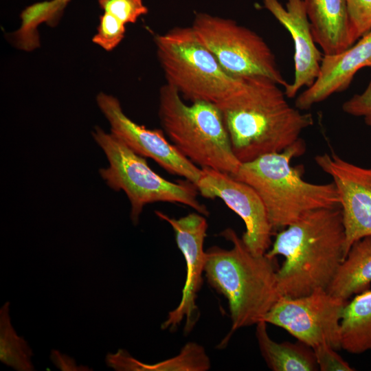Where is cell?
Instances as JSON below:
<instances>
[{
	"mask_svg": "<svg viewBox=\"0 0 371 371\" xmlns=\"http://www.w3.org/2000/svg\"><path fill=\"white\" fill-rule=\"evenodd\" d=\"M91 134L109 161V166L99 170L100 175L110 188L126 194L131 203L130 218L135 225L144 207L157 202L181 203L205 216L209 215L207 207L198 199V190L193 183L187 180L170 181L161 177L145 157L99 126Z\"/></svg>",
	"mask_w": 371,
	"mask_h": 371,
	"instance_id": "cell-7",
	"label": "cell"
},
{
	"mask_svg": "<svg viewBox=\"0 0 371 371\" xmlns=\"http://www.w3.org/2000/svg\"><path fill=\"white\" fill-rule=\"evenodd\" d=\"M371 284V236L352 244L326 291L348 301L370 289Z\"/></svg>",
	"mask_w": 371,
	"mask_h": 371,
	"instance_id": "cell-17",
	"label": "cell"
},
{
	"mask_svg": "<svg viewBox=\"0 0 371 371\" xmlns=\"http://www.w3.org/2000/svg\"><path fill=\"white\" fill-rule=\"evenodd\" d=\"M126 32V24L113 14L104 12L100 16L97 33L92 42L107 52L114 49L122 41Z\"/></svg>",
	"mask_w": 371,
	"mask_h": 371,
	"instance_id": "cell-22",
	"label": "cell"
},
{
	"mask_svg": "<svg viewBox=\"0 0 371 371\" xmlns=\"http://www.w3.org/2000/svg\"><path fill=\"white\" fill-rule=\"evenodd\" d=\"M104 12H109L121 21L134 23L138 18L148 13L142 0H98Z\"/></svg>",
	"mask_w": 371,
	"mask_h": 371,
	"instance_id": "cell-24",
	"label": "cell"
},
{
	"mask_svg": "<svg viewBox=\"0 0 371 371\" xmlns=\"http://www.w3.org/2000/svg\"><path fill=\"white\" fill-rule=\"evenodd\" d=\"M355 43L371 31V0H346Z\"/></svg>",
	"mask_w": 371,
	"mask_h": 371,
	"instance_id": "cell-23",
	"label": "cell"
},
{
	"mask_svg": "<svg viewBox=\"0 0 371 371\" xmlns=\"http://www.w3.org/2000/svg\"><path fill=\"white\" fill-rule=\"evenodd\" d=\"M315 160L331 177L339 197L345 258L354 243L371 236V168L352 164L333 152L318 155Z\"/></svg>",
	"mask_w": 371,
	"mask_h": 371,
	"instance_id": "cell-13",
	"label": "cell"
},
{
	"mask_svg": "<svg viewBox=\"0 0 371 371\" xmlns=\"http://www.w3.org/2000/svg\"><path fill=\"white\" fill-rule=\"evenodd\" d=\"M195 186L204 198L221 199L242 218L245 232L241 238L253 254H266L271 245L273 230L265 206L252 187L231 174L212 168H202Z\"/></svg>",
	"mask_w": 371,
	"mask_h": 371,
	"instance_id": "cell-12",
	"label": "cell"
},
{
	"mask_svg": "<svg viewBox=\"0 0 371 371\" xmlns=\"http://www.w3.org/2000/svg\"><path fill=\"white\" fill-rule=\"evenodd\" d=\"M347 302L326 289L300 297L281 296L262 321L284 329L311 348L328 344L338 350L340 322Z\"/></svg>",
	"mask_w": 371,
	"mask_h": 371,
	"instance_id": "cell-9",
	"label": "cell"
},
{
	"mask_svg": "<svg viewBox=\"0 0 371 371\" xmlns=\"http://www.w3.org/2000/svg\"><path fill=\"white\" fill-rule=\"evenodd\" d=\"M222 68L236 78L262 76L286 87L276 56L264 39L235 21L197 13L191 26Z\"/></svg>",
	"mask_w": 371,
	"mask_h": 371,
	"instance_id": "cell-8",
	"label": "cell"
},
{
	"mask_svg": "<svg viewBox=\"0 0 371 371\" xmlns=\"http://www.w3.org/2000/svg\"><path fill=\"white\" fill-rule=\"evenodd\" d=\"M265 8L289 32L294 44V78L284 87L287 98H293L318 77L323 56L316 46L303 0H262Z\"/></svg>",
	"mask_w": 371,
	"mask_h": 371,
	"instance_id": "cell-14",
	"label": "cell"
},
{
	"mask_svg": "<svg viewBox=\"0 0 371 371\" xmlns=\"http://www.w3.org/2000/svg\"><path fill=\"white\" fill-rule=\"evenodd\" d=\"M339 337L341 348L349 353L371 350V290L347 302L341 315Z\"/></svg>",
	"mask_w": 371,
	"mask_h": 371,
	"instance_id": "cell-20",
	"label": "cell"
},
{
	"mask_svg": "<svg viewBox=\"0 0 371 371\" xmlns=\"http://www.w3.org/2000/svg\"><path fill=\"white\" fill-rule=\"evenodd\" d=\"M318 369L321 371H352L355 370L335 349L328 344H321L313 348Z\"/></svg>",
	"mask_w": 371,
	"mask_h": 371,
	"instance_id": "cell-26",
	"label": "cell"
},
{
	"mask_svg": "<svg viewBox=\"0 0 371 371\" xmlns=\"http://www.w3.org/2000/svg\"><path fill=\"white\" fill-rule=\"evenodd\" d=\"M106 363L118 371H206L211 366L204 348L195 342L187 343L174 357L154 364L144 363L123 349L107 354Z\"/></svg>",
	"mask_w": 371,
	"mask_h": 371,
	"instance_id": "cell-19",
	"label": "cell"
},
{
	"mask_svg": "<svg viewBox=\"0 0 371 371\" xmlns=\"http://www.w3.org/2000/svg\"><path fill=\"white\" fill-rule=\"evenodd\" d=\"M96 102L111 126V133L137 154L154 160L171 175L185 178L194 186L202 175V168L183 156L169 142L162 130L149 129L129 118L115 97L103 92Z\"/></svg>",
	"mask_w": 371,
	"mask_h": 371,
	"instance_id": "cell-10",
	"label": "cell"
},
{
	"mask_svg": "<svg viewBox=\"0 0 371 371\" xmlns=\"http://www.w3.org/2000/svg\"><path fill=\"white\" fill-rule=\"evenodd\" d=\"M365 67L371 69V31L341 53L324 55L318 77L297 96L295 106L307 111L332 95L344 91L355 74Z\"/></svg>",
	"mask_w": 371,
	"mask_h": 371,
	"instance_id": "cell-15",
	"label": "cell"
},
{
	"mask_svg": "<svg viewBox=\"0 0 371 371\" xmlns=\"http://www.w3.org/2000/svg\"><path fill=\"white\" fill-rule=\"evenodd\" d=\"M156 215L166 221L172 228L178 248L183 254L186 264V278L178 306L170 311L161 329L174 330L184 321L185 334L194 327L199 312L196 305L198 293L203 285V274L206 260L204 240L207 236V222L205 216L194 212L175 218L155 211Z\"/></svg>",
	"mask_w": 371,
	"mask_h": 371,
	"instance_id": "cell-11",
	"label": "cell"
},
{
	"mask_svg": "<svg viewBox=\"0 0 371 371\" xmlns=\"http://www.w3.org/2000/svg\"><path fill=\"white\" fill-rule=\"evenodd\" d=\"M221 236L232 244L206 251L204 275L212 287L227 300L232 327L220 346L238 329L258 324L281 297L277 286L276 258L253 254L236 232L227 228Z\"/></svg>",
	"mask_w": 371,
	"mask_h": 371,
	"instance_id": "cell-3",
	"label": "cell"
},
{
	"mask_svg": "<svg viewBox=\"0 0 371 371\" xmlns=\"http://www.w3.org/2000/svg\"><path fill=\"white\" fill-rule=\"evenodd\" d=\"M50 359L53 363L60 370L64 371L90 370L87 367L77 366L74 359L60 353L58 350H52Z\"/></svg>",
	"mask_w": 371,
	"mask_h": 371,
	"instance_id": "cell-27",
	"label": "cell"
},
{
	"mask_svg": "<svg viewBox=\"0 0 371 371\" xmlns=\"http://www.w3.org/2000/svg\"><path fill=\"white\" fill-rule=\"evenodd\" d=\"M342 110L348 115L361 117L371 128V80L362 93L353 95L343 103Z\"/></svg>",
	"mask_w": 371,
	"mask_h": 371,
	"instance_id": "cell-25",
	"label": "cell"
},
{
	"mask_svg": "<svg viewBox=\"0 0 371 371\" xmlns=\"http://www.w3.org/2000/svg\"><path fill=\"white\" fill-rule=\"evenodd\" d=\"M10 302L0 309V360L17 371H33V352L23 337L19 336L12 326Z\"/></svg>",
	"mask_w": 371,
	"mask_h": 371,
	"instance_id": "cell-21",
	"label": "cell"
},
{
	"mask_svg": "<svg viewBox=\"0 0 371 371\" xmlns=\"http://www.w3.org/2000/svg\"><path fill=\"white\" fill-rule=\"evenodd\" d=\"M273 80L243 78L240 90L219 106L233 151L242 163L283 151L313 125V115L291 106Z\"/></svg>",
	"mask_w": 371,
	"mask_h": 371,
	"instance_id": "cell-2",
	"label": "cell"
},
{
	"mask_svg": "<svg viewBox=\"0 0 371 371\" xmlns=\"http://www.w3.org/2000/svg\"><path fill=\"white\" fill-rule=\"evenodd\" d=\"M313 36L324 55L341 53L352 39L346 0H303Z\"/></svg>",
	"mask_w": 371,
	"mask_h": 371,
	"instance_id": "cell-16",
	"label": "cell"
},
{
	"mask_svg": "<svg viewBox=\"0 0 371 371\" xmlns=\"http://www.w3.org/2000/svg\"><path fill=\"white\" fill-rule=\"evenodd\" d=\"M155 43L167 83L185 99L219 106L241 88L243 78L227 73L192 27H177L157 34Z\"/></svg>",
	"mask_w": 371,
	"mask_h": 371,
	"instance_id": "cell-6",
	"label": "cell"
},
{
	"mask_svg": "<svg viewBox=\"0 0 371 371\" xmlns=\"http://www.w3.org/2000/svg\"><path fill=\"white\" fill-rule=\"evenodd\" d=\"M305 150L304 141L300 138L283 151L242 163L232 175L252 187L260 196L273 231L285 228L309 211L340 205L333 182L306 181L302 177L303 167L291 165V160Z\"/></svg>",
	"mask_w": 371,
	"mask_h": 371,
	"instance_id": "cell-4",
	"label": "cell"
},
{
	"mask_svg": "<svg viewBox=\"0 0 371 371\" xmlns=\"http://www.w3.org/2000/svg\"><path fill=\"white\" fill-rule=\"evenodd\" d=\"M158 115L170 142L194 164L231 175L237 172L241 162L217 105L205 101L187 104L178 90L166 83L159 90Z\"/></svg>",
	"mask_w": 371,
	"mask_h": 371,
	"instance_id": "cell-5",
	"label": "cell"
},
{
	"mask_svg": "<svg viewBox=\"0 0 371 371\" xmlns=\"http://www.w3.org/2000/svg\"><path fill=\"white\" fill-rule=\"evenodd\" d=\"M340 205L313 210L279 232L266 255L282 256L276 273L281 296L300 297L326 289L344 259Z\"/></svg>",
	"mask_w": 371,
	"mask_h": 371,
	"instance_id": "cell-1",
	"label": "cell"
},
{
	"mask_svg": "<svg viewBox=\"0 0 371 371\" xmlns=\"http://www.w3.org/2000/svg\"><path fill=\"white\" fill-rule=\"evenodd\" d=\"M265 321L256 324V337L260 353L273 371H315L318 369L313 350L298 341L278 343L269 335Z\"/></svg>",
	"mask_w": 371,
	"mask_h": 371,
	"instance_id": "cell-18",
	"label": "cell"
}]
</instances>
